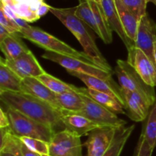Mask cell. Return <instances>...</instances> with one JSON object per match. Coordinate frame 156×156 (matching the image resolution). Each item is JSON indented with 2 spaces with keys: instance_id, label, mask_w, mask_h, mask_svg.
I'll return each mask as SVG.
<instances>
[{
  "instance_id": "obj_1",
  "label": "cell",
  "mask_w": 156,
  "mask_h": 156,
  "mask_svg": "<svg viewBox=\"0 0 156 156\" xmlns=\"http://www.w3.org/2000/svg\"><path fill=\"white\" fill-rule=\"evenodd\" d=\"M0 100L9 109L47 125L56 133L66 129L60 111L37 98L24 92L1 91Z\"/></svg>"
},
{
  "instance_id": "obj_2",
  "label": "cell",
  "mask_w": 156,
  "mask_h": 156,
  "mask_svg": "<svg viewBox=\"0 0 156 156\" xmlns=\"http://www.w3.org/2000/svg\"><path fill=\"white\" fill-rule=\"evenodd\" d=\"M50 12L56 17L79 41L84 52L93 62L106 71L113 73L111 65L104 57L95 43L94 32L76 15V7L59 9L50 6Z\"/></svg>"
},
{
  "instance_id": "obj_3",
  "label": "cell",
  "mask_w": 156,
  "mask_h": 156,
  "mask_svg": "<svg viewBox=\"0 0 156 156\" xmlns=\"http://www.w3.org/2000/svg\"><path fill=\"white\" fill-rule=\"evenodd\" d=\"M18 34L22 38L28 40L46 51L53 52L58 54L79 59L89 63L95 64L92 59L85 52L76 50L56 37L44 31L40 27H34L29 24L27 27L22 28ZM96 65V64H95Z\"/></svg>"
},
{
  "instance_id": "obj_4",
  "label": "cell",
  "mask_w": 156,
  "mask_h": 156,
  "mask_svg": "<svg viewBox=\"0 0 156 156\" xmlns=\"http://www.w3.org/2000/svg\"><path fill=\"white\" fill-rule=\"evenodd\" d=\"M6 112L10 122L11 130L19 138L30 137L50 143L56 133L53 128L32 120L18 111L7 108Z\"/></svg>"
},
{
  "instance_id": "obj_5",
  "label": "cell",
  "mask_w": 156,
  "mask_h": 156,
  "mask_svg": "<svg viewBox=\"0 0 156 156\" xmlns=\"http://www.w3.org/2000/svg\"><path fill=\"white\" fill-rule=\"evenodd\" d=\"M115 73L123 91L140 93L152 105L155 104L156 95L154 87L148 85L127 61L117 59Z\"/></svg>"
},
{
  "instance_id": "obj_6",
  "label": "cell",
  "mask_w": 156,
  "mask_h": 156,
  "mask_svg": "<svg viewBox=\"0 0 156 156\" xmlns=\"http://www.w3.org/2000/svg\"><path fill=\"white\" fill-rule=\"evenodd\" d=\"M77 92L80 93L83 98L85 103V107L83 109L75 113L61 111V114L82 115L103 127H113L118 129V128L123 127L126 124V120L120 118L117 114L97 103L89 95H88L82 88L78 87Z\"/></svg>"
},
{
  "instance_id": "obj_7",
  "label": "cell",
  "mask_w": 156,
  "mask_h": 156,
  "mask_svg": "<svg viewBox=\"0 0 156 156\" xmlns=\"http://www.w3.org/2000/svg\"><path fill=\"white\" fill-rule=\"evenodd\" d=\"M41 56L44 59L59 64L62 67L65 68L67 72L70 71L83 73L103 79H112L113 73L106 71L95 64L89 63L79 59L49 51H45V53Z\"/></svg>"
},
{
  "instance_id": "obj_8",
  "label": "cell",
  "mask_w": 156,
  "mask_h": 156,
  "mask_svg": "<svg viewBox=\"0 0 156 156\" xmlns=\"http://www.w3.org/2000/svg\"><path fill=\"white\" fill-rule=\"evenodd\" d=\"M1 4L27 23L35 22L50 9L44 0H1Z\"/></svg>"
},
{
  "instance_id": "obj_9",
  "label": "cell",
  "mask_w": 156,
  "mask_h": 156,
  "mask_svg": "<svg viewBox=\"0 0 156 156\" xmlns=\"http://www.w3.org/2000/svg\"><path fill=\"white\" fill-rule=\"evenodd\" d=\"M50 156H82L81 136L65 129L56 133L50 143Z\"/></svg>"
},
{
  "instance_id": "obj_10",
  "label": "cell",
  "mask_w": 156,
  "mask_h": 156,
  "mask_svg": "<svg viewBox=\"0 0 156 156\" xmlns=\"http://www.w3.org/2000/svg\"><path fill=\"white\" fill-rule=\"evenodd\" d=\"M120 128L99 127L88 133L84 146L87 148L86 156H103L114 142Z\"/></svg>"
},
{
  "instance_id": "obj_11",
  "label": "cell",
  "mask_w": 156,
  "mask_h": 156,
  "mask_svg": "<svg viewBox=\"0 0 156 156\" xmlns=\"http://www.w3.org/2000/svg\"><path fill=\"white\" fill-rule=\"evenodd\" d=\"M0 62L7 66L21 79L37 78L46 73L30 50L13 60H8L1 57Z\"/></svg>"
},
{
  "instance_id": "obj_12",
  "label": "cell",
  "mask_w": 156,
  "mask_h": 156,
  "mask_svg": "<svg viewBox=\"0 0 156 156\" xmlns=\"http://www.w3.org/2000/svg\"><path fill=\"white\" fill-rule=\"evenodd\" d=\"M155 39L156 24L147 13L142 18L139 23L135 47L140 49L156 67L154 56V45Z\"/></svg>"
},
{
  "instance_id": "obj_13",
  "label": "cell",
  "mask_w": 156,
  "mask_h": 156,
  "mask_svg": "<svg viewBox=\"0 0 156 156\" xmlns=\"http://www.w3.org/2000/svg\"><path fill=\"white\" fill-rule=\"evenodd\" d=\"M69 74L75 76L80 79L85 83L88 88L96 90L101 92L106 93L118 101L120 105L125 109V98L123 94V90L122 89L120 85L116 83L114 79H103L100 78L94 77L89 75L83 74V73H75V72H67Z\"/></svg>"
},
{
  "instance_id": "obj_14",
  "label": "cell",
  "mask_w": 156,
  "mask_h": 156,
  "mask_svg": "<svg viewBox=\"0 0 156 156\" xmlns=\"http://www.w3.org/2000/svg\"><path fill=\"white\" fill-rule=\"evenodd\" d=\"M127 61L148 85L156 86V67L147 56L136 47L127 50Z\"/></svg>"
},
{
  "instance_id": "obj_15",
  "label": "cell",
  "mask_w": 156,
  "mask_h": 156,
  "mask_svg": "<svg viewBox=\"0 0 156 156\" xmlns=\"http://www.w3.org/2000/svg\"><path fill=\"white\" fill-rule=\"evenodd\" d=\"M123 94L125 98V110L128 117L135 122L146 120L153 105L140 93L136 91H123Z\"/></svg>"
},
{
  "instance_id": "obj_16",
  "label": "cell",
  "mask_w": 156,
  "mask_h": 156,
  "mask_svg": "<svg viewBox=\"0 0 156 156\" xmlns=\"http://www.w3.org/2000/svg\"><path fill=\"white\" fill-rule=\"evenodd\" d=\"M21 91H22L21 92L28 94L50 104L61 112V110L56 101V94L50 91L37 78H26L22 79Z\"/></svg>"
},
{
  "instance_id": "obj_17",
  "label": "cell",
  "mask_w": 156,
  "mask_h": 156,
  "mask_svg": "<svg viewBox=\"0 0 156 156\" xmlns=\"http://www.w3.org/2000/svg\"><path fill=\"white\" fill-rule=\"evenodd\" d=\"M100 5L112 31H115L117 34L127 50L134 47L135 43L126 36L123 30L120 18H119L117 7H116L115 1L114 0H101Z\"/></svg>"
},
{
  "instance_id": "obj_18",
  "label": "cell",
  "mask_w": 156,
  "mask_h": 156,
  "mask_svg": "<svg viewBox=\"0 0 156 156\" xmlns=\"http://www.w3.org/2000/svg\"><path fill=\"white\" fill-rule=\"evenodd\" d=\"M0 152H7L15 156H41L27 149L19 137L14 135L10 127L1 128Z\"/></svg>"
},
{
  "instance_id": "obj_19",
  "label": "cell",
  "mask_w": 156,
  "mask_h": 156,
  "mask_svg": "<svg viewBox=\"0 0 156 156\" xmlns=\"http://www.w3.org/2000/svg\"><path fill=\"white\" fill-rule=\"evenodd\" d=\"M62 120L65 125L66 129L76 133L81 136H88L93 129L103 127L87 117L79 114H62Z\"/></svg>"
},
{
  "instance_id": "obj_20",
  "label": "cell",
  "mask_w": 156,
  "mask_h": 156,
  "mask_svg": "<svg viewBox=\"0 0 156 156\" xmlns=\"http://www.w3.org/2000/svg\"><path fill=\"white\" fill-rule=\"evenodd\" d=\"M21 38L18 33H14L10 34L2 41H0V48L5 59L13 60L30 51Z\"/></svg>"
},
{
  "instance_id": "obj_21",
  "label": "cell",
  "mask_w": 156,
  "mask_h": 156,
  "mask_svg": "<svg viewBox=\"0 0 156 156\" xmlns=\"http://www.w3.org/2000/svg\"><path fill=\"white\" fill-rule=\"evenodd\" d=\"M119 18L126 36L135 43L140 21L125 7L120 0H114Z\"/></svg>"
},
{
  "instance_id": "obj_22",
  "label": "cell",
  "mask_w": 156,
  "mask_h": 156,
  "mask_svg": "<svg viewBox=\"0 0 156 156\" xmlns=\"http://www.w3.org/2000/svg\"><path fill=\"white\" fill-rule=\"evenodd\" d=\"M21 81L11 69L0 62V92H21Z\"/></svg>"
},
{
  "instance_id": "obj_23",
  "label": "cell",
  "mask_w": 156,
  "mask_h": 156,
  "mask_svg": "<svg viewBox=\"0 0 156 156\" xmlns=\"http://www.w3.org/2000/svg\"><path fill=\"white\" fill-rule=\"evenodd\" d=\"M56 101L61 111L75 113L82 110L85 107L82 94L77 91L56 94Z\"/></svg>"
},
{
  "instance_id": "obj_24",
  "label": "cell",
  "mask_w": 156,
  "mask_h": 156,
  "mask_svg": "<svg viewBox=\"0 0 156 156\" xmlns=\"http://www.w3.org/2000/svg\"><path fill=\"white\" fill-rule=\"evenodd\" d=\"M82 90L89 95L94 101L97 103L101 105V106L105 107V108L108 109L109 111H112L116 114H126L125 109L123 106L120 104V102L116 100L114 98L106 93L101 92V91H96V90L91 89L88 88H82Z\"/></svg>"
},
{
  "instance_id": "obj_25",
  "label": "cell",
  "mask_w": 156,
  "mask_h": 156,
  "mask_svg": "<svg viewBox=\"0 0 156 156\" xmlns=\"http://www.w3.org/2000/svg\"><path fill=\"white\" fill-rule=\"evenodd\" d=\"M89 3L95 17L96 24L99 30V37L104 41L105 44H111L113 41V31L107 21L101 6L100 4H98L94 2L89 1Z\"/></svg>"
},
{
  "instance_id": "obj_26",
  "label": "cell",
  "mask_w": 156,
  "mask_h": 156,
  "mask_svg": "<svg viewBox=\"0 0 156 156\" xmlns=\"http://www.w3.org/2000/svg\"><path fill=\"white\" fill-rule=\"evenodd\" d=\"M37 79L45 85L49 89L56 94H61L69 91H77L78 87L64 82L63 81L45 73Z\"/></svg>"
},
{
  "instance_id": "obj_27",
  "label": "cell",
  "mask_w": 156,
  "mask_h": 156,
  "mask_svg": "<svg viewBox=\"0 0 156 156\" xmlns=\"http://www.w3.org/2000/svg\"><path fill=\"white\" fill-rule=\"evenodd\" d=\"M135 129V125L123 126L119 129L114 142L103 156H120L128 139Z\"/></svg>"
},
{
  "instance_id": "obj_28",
  "label": "cell",
  "mask_w": 156,
  "mask_h": 156,
  "mask_svg": "<svg viewBox=\"0 0 156 156\" xmlns=\"http://www.w3.org/2000/svg\"><path fill=\"white\" fill-rule=\"evenodd\" d=\"M79 5L76 7V15L83 21L99 37V30L96 24L94 12L91 7L89 2L80 0Z\"/></svg>"
},
{
  "instance_id": "obj_29",
  "label": "cell",
  "mask_w": 156,
  "mask_h": 156,
  "mask_svg": "<svg viewBox=\"0 0 156 156\" xmlns=\"http://www.w3.org/2000/svg\"><path fill=\"white\" fill-rule=\"evenodd\" d=\"M141 134L149 146L155 149L156 147V101L151 108Z\"/></svg>"
},
{
  "instance_id": "obj_30",
  "label": "cell",
  "mask_w": 156,
  "mask_h": 156,
  "mask_svg": "<svg viewBox=\"0 0 156 156\" xmlns=\"http://www.w3.org/2000/svg\"><path fill=\"white\" fill-rule=\"evenodd\" d=\"M21 140L24 146L32 152L40 155H49L50 152V143L30 137H21Z\"/></svg>"
},
{
  "instance_id": "obj_31",
  "label": "cell",
  "mask_w": 156,
  "mask_h": 156,
  "mask_svg": "<svg viewBox=\"0 0 156 156\" xmlns=\"http://www.w3.org/2000/svg\"><path fill=\"white\" fill-rule=\"evenodd\" d=\"M139 21L147 14V0H120Z\"/></svg>"
},
{
  "instance_id": "obj_32",
  "label": "cell",
  "mask_w": 156,
  "mask_h": 156,
  "mask_svg": "<svg viewBox=\"0 0 156 156\" xmlns=\"http://www.w3.org/2000/svg\"><path fill=\"white\" fill-rule=\"evenodd\" d=\"M0 25L4 27L9 34L19 33L21 30L16 22L12 19L2 8H0Z\"/></svg>"
},
{
  "instance_id": "obj_33",
  "label": "cell",
  "mask_w": 156,
  "mask_h": 156,
  "mask_svg": "<svg viewBox=\"0 0 156 156\" xmlns=\"http://www.w3.org/2000/svg\"><path fill=\"white\" fill-rule=\"evenodd\" d=\"M154 149L149 146L143 135H140L133 156H152Z\"/></svg>"
},
{
  "instance_id": "obj_34",
  "label": "cell",
  "mask_w": 156,
  "mask_h": 156,
  "mask_svg": "<svg viewBox=\"0 0 156 156\" xmlns=\"http://www.w3.org/2000/svg\"><path fill=\"white\" fill-rule=\"evenodd\" d=\"M10 126L9 117L6 111H5L2 108H0V129L1 128H6Z\"/></svg>"
},
{
  "instance_id": "obj_35",
  "label": "cell",
  "mask_w": 156,
  "mask_h": 156,
  "mask_svg": "<svg viewBox=\"0 0 156 156\" xmlns=\"http://www.w3.org/2000/svg\"><path fill=\"white\" fill-rule=\"evenodd\" d=\"M10 34L5 30L4 27L0 25V41H2L5 37H7Z\"/></svg>"
},
{
  "instance_id": "obj_36",
  "label": "cell",
  "mask_w": 156,
  "mask_h": 156,
  "mask_svg": "<svg viewBox=\"0 0 156 156\" xmlns=\"http://www.w3.org/2000/svg\"><path fill=\"white\" fill-rule=\"evenodd\" d=\"M0 156H15L12 154L10 153H7V152H0Z\"/></svg>"
},
{
  "instance_id": "obj_37",
  "label": "cell",
  "mask_w": 156,
  "mask_h": 156,
  "mask_svg": "<svg viewBox=\"0 0 156 156\" xmlns=\"http://www.w3.org/2000/svg\"><path fill=\"white\" fill-rule=\"evenodd\" d=\"M154 56H155V65H156V39L155 41V45H154Z\"/></svg>"
},
{
  "instance_id": "obj_38",
  "label": "cell",
  "mask_w": 156,
  "mask_h": 156,
  "mask_svg": "<svg viewBox=\"0 0 156 156\" xmlns=\"http://www.w3.org/2000/svg\"><path fill=\"white\" fill-rule=\"evenodd\" d=\"M85 1H91V2H94L98 3V4H101V0H85Z\"/></svg>"
},
{
  "instance_id": "obj_39",
  "label": "cell",
  "mask_w": 156,
  "mask_h": 156,
  "mask_svg": "<svg viewBox=\"0 0 156 156\" xmlns=\"http://www.w3.org/2000/svg\"><path fill=\"white\" fill-rule=\"evenodd\" d=\"M147 2H152L154 5H156V0H147Z\"/></svg>"
},
{
  "instance_id": "obj_40",
  "label": "cell",
  "mask_w": 156,
  "mask_h": 156,
  "mask_svg": "<svg viewBox=\"0 0 156 156\" xmlns=\"http://www.w3.org/2000/svg\"><path fill=\"white\" fill-rule=\"evenodd\" d=\"M41 156H50V155H41Z\"/></svg>"
},
{
  "instance_id": "obj_41",
  "label": "cell",
  "mask_w": 156,
  "mask_h": 156,
  "mask_svg": "<svg viewBox=\"0 0 156 156\" xmlns=\"http://www.w3.org/2000/svg\"><path fill=\"white\" fill-rule=\"evenodd\" d=\"M79 1H80V0H79Z\"/></svg>"
}]
</instances>
